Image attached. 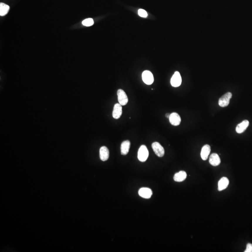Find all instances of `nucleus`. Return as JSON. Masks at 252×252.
<instances>
[{"instance_id":"obj_2","label":"nucleus","mask_w":252,"mask_h":252,"mask_svg":"<svg viewBox=\"0 0 252 252\" xmlns=\"http://www.w3.org/2000/svg\"><path fill=\"white\" fill-rule=\"evenodd\" d=\"M232 94L231 92H228L223 95L219 99V105L221 107H226L229 104L230 100L232 98Z\"/></svg>"},{"instance_id":"obj_21","label":"nucleus","mask_w":252,"mask_h":252,"mask_svg":"<svg viewBox=\"0 0 252 252\" xmlns=\"http://www.w3.org/2000/svg\"><path fill=\"white\" fill-rule=\"evenodd\" d=\"M170 114H166L165 116L166 117L169 118V117H170Z\"/></svg>"},{"instance_id":"obj_19","label":"nucleus","mask_w":252,"mask_h":252,"mask_svg":"<svg viewBox=\"0 0 252 252\" xmlns=\"http://www.w3.org/2000/svg\"><path fill=\"white\" fill-rule=\"evenodd\" d=\"M138 15L141 17H147L148 16V13L145 10L143 9H139L138 10Z\"/></svg>"},{"instance_id":"obj_13","label":"nucleus","mask_w":252,"mask_h":252,"mask_svg":"<svg viewBox=\"0 0 252 252\" xmlns=\"http://www.w3.org/2000/svg\"><path fill=\"white\" fill-rule=\"evenodd\" d=\"M220 159L218 154L213 153L212 154L209 158V163L213 166H217L220 163Z\"/></svg>"},{"instance_id":"obj_11","label":"nucleus","mask_w":252,"mask_h":252,"mask_svg":"<svg viewBox=\"0 0 252 252\" xmlns=\"http://www.w3.org/2000/svg\"><path fill=\"white\" fill-rule=\"evenodd\" d=\"M249 124V122L248 120H244V121L238 125L236 127V132L238 133L244 132L248 127Z\"/></svg>"},{"instance_id":"obj_7","label":"nucleus","mask_w":252,"mask_h":252,"mask_svg":"<svg viewBox=\"0 0 252 252\" xmlns=\"http://www.w3.org/2000/svg\"><path fill=\"white\" fill-rule=\"evenodd\" d=\"M138 193L140 196L144 199H150L153 193L150 189L148 188H141L139 190Z\"/></svg>"},{"instance_id":"obj_9","label":"nucleus","mask_w":252,"mask_h":252,"mask_svg":"<svg viewBox=\"0 0 252 252\" xmlns=\"http://www.w3.org/2000/svg\"><path fill=\"white\" fill-rule=\"evenodd\" d=\"M169 121L172 125L177 126L180 124L181 120L180 116L178 114L173 113L170 114V116L169 117Z\"/></svg>"},{"instance_id":"obj_1","label":"nucleus","mask_w":252,"mask_h":252,"mask_svg":"<svg viewBox=\"0 0 252 252\" xmlns=\"http://www.w3.org/2000/svg\"><path fill=\"white\" fill-rule=\"evenodd\" d=\"M148 151L145 145H141L140 147L138 152V158L140 161L144 162L148 157Z\"/></svg>"},{"instance_id":"obj_15","label":"nucleus","mask_w":252,"mask_h":252,"mask_svg":"<svg viewBox=\"0 0 252 252\" xmlns=\"http://www.w3.org/2000/svg\"><path fill=\"white\" fill-rule=\"evenodd\" d=\"M187 177V174L184 171H180L175 174L174 176V180L177 182L184 181Z\"/></svg>"},{"instance_id":"obj_10","label":"nucleus","mask_w":252,"mask_h":252,"mask_svg":"<svg viewBox=\"0 0 252 252\" xmlns=\"http://www.w3.org/2000/svg\"><path fill=\"white\" fill-rule=\"evenodd\" d=\"M99 156L102 161H106L108 160L109 157V152L106 147L103 146L99 150Z\"/></svg>"},{"instance_id":"obj_3","label":"nucleus","mask_w":252,"mask_h":252,"mask_svg":"<svg viewBox=\"0 0 252 252\" xmlns=\"http://www.w3.org/2000/svg\"><path fill=\"white\" fill-rule=\"evenodd\" d=\"M152 148L154 152L158 157H163L164 155V149L163 147L158 142H154L152 144Z\"/></svg>"},{"instance_id":"obj_4","label":"nucleus","mask_w":252,"mask_h":252,"mask_svg":"<svg viewBox=\"0 0 252 252\" xmlns=\"http://www.w3.org/2000/svg\"><path fill=\"white\" fill-rule=\"evenodd\" d=\"M118 99V102L121 106H125L128 103V96L123 90L119 89L117 91Z\"/></svg>"},{"instance_id":"obj_14","label":"nucleus","mask_w":252,"mask_h":252,"mask_svg":"<svg viewBox=\"0 0 252 252\" xmlns=\"http://www.w3.org/2000/svg\"><path fill=\"white\" fill-rule=\"evenodd\" d=\"M211 152V147L209 145H204L201 151V157L203 160H207Z\"/></svg>"},{"instance_id":"obj_6","label":"nucleus","mask_w":252,"mask_h":252,"mask_svg":"<svg viewBox=\"0 0 252 252\" xmlns=\"http://www.w3.org/2000/svg\"><path fill=\"white\" fill-rule=\"evenodd\" d=\"M182 83V78L179 72H175L170 80V83L172 87H177L180 86Z\"/></svg>"},{"instance_id":"obj_8","label":"nucleus","mask_w":252,"mask_h":252,"mask_svg":"<svg viewBox=\"0 0 252 252\" xmlns=\"http://www.w3.org/2000/svg\"><path fill=\"white\" fill-rule=\"evenodd\" d=\"M122 114V106L120 103L115 104L113 111V117L115 119H118L121 117Z\"/></svg>"},{"instance_id":"obj_18","label":"nucleus","mask_w":252,"mask_h":252,"mask_svg":"<svg viewBox=\"0 0 252 252\" xmlns=\"http://www.w3.org/2000/svg\"><path fill=\"white\" fill-rule=\"evenodd\" d=\"M82 23L85 26H91L94 24V21L92 18H87L83 21Z\"/></svg>"},{"instance_id":"obj_16","label":"nucleus","mask_w":252,"mask_h":252,"mask_svg":"<svg viewBox=\"0 0 252 252\" xmlns=\"http://www.w3.org/2000/svg\"><path fill=\"white\" fill-rule=\"evenodd\" d=\"M130 147V142L129 141H125L121 144V150L122 155H126L129 152Z\"/></svg>"},{"instance_id":"obj_17","label":"nucleus","mask_w":252,"mask_h":252,"mask_svg":"<svg viewBox=\"0 0 252 252\" xmlns=\"http://www.w3.org/2000/svg\"><path fill=\"white\" fill-rule=\"evenodd\" d=\"M10 7L6 4L1 2L0 3V16H6L9 11Z\"/></svg>"},{"instance_id":"obj_20","label":"nucleus","mask_w":252,"mask_h":252,"mask_svg":"<svg viewBox=\"0 0 252 252\" xmlns=\"http://www.w3.org/2000/svg\"><path fill=\"white\" fill-rule=\"evenodd\" d=\"M244 252H252V244L248 243L246 245V248Z\"/></svg>"},{"instance_id":"obj_5","label":"nucleus","mask_w":252,"mask_h":252,"mask_svg":"<svg viewBox=\"0 0 252 252\" xmlns=\"http://www.w3.org/2000/svg\"><path fill=\"white\" fill-rule=\"evenodd\" d=\"M142 79L143 81L146 84L150 85L154 82V77L153 74L149 71H145L142 74Z\"/></svg>"},{"instance_id":"obj_12","label":"nucleus","mask_w":252,"mask_h":252,"mask_svg":"<svg viewBox=\"0 0 252 252\" xmlns=\"http://www.w3.org/2000/svg\"><path fill=\"white\" fill-rule=\"evenodd\" d=\"M229 181L228 178L226 177H223L220 179L218 182V190L221 191L226 189L228 186Z\"/></svg>"}]
</instances>
